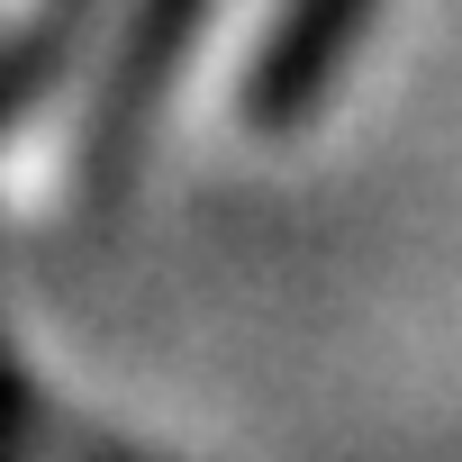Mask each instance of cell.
Returning <instances> with one entry per match:
<instances>
[{
  "label": "cell",
  "mask_w": 462,
  "mask_h": 462,
  "mask_svg": "<svg viewBox=\"0 0 462 462\" xmlns=\"http://www.w3.org/2000/svg\"><path fill=\"white\" fill-rule=\"evenodd\" d=\"M363 10H372V0H291V19H282V37H273V55H263V82H254V109H263V118L309 109L318 82L336 73L345 37L363 28Z\"/></svg>",
  "instance_id": "1"
}]
</instances>
